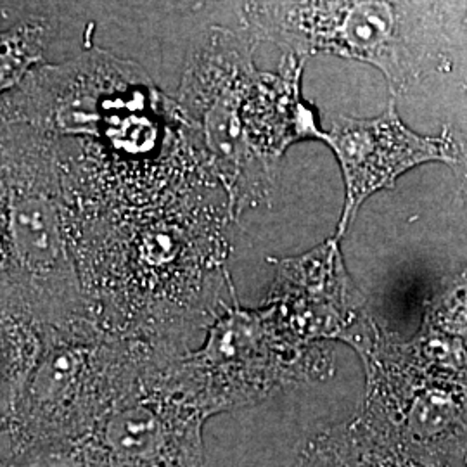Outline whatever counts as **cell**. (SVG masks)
<instances>
[{
	"label": "cell",
	"mask_w": 467,
	"mask_h": 467,
	"mask_svg": "<svg viewBox=\"0 0 467 467\" xmlns=\"http://www.w3.org/2000/svg\"><path fill=\"white\" fill-rule=\"evenodd\" d=\"M366 368L358 409L405 447L449 467H467V384L420 368L405 343L370 314L347 341Z\"/></svg>",
	"instance_id": "obj_7"
},
{
	"label": "cell",
	"mask_w": 467,
	"mask_h": 467,
	"mask_svg": "<svg viewBox=\"0 0 467 467\" xmlns=\"http://www.w3.org/2000/svg\"><path fill=\"white\" fill-rule=\"evenodd\" d=\"M324 144L333 150L345 184V204L334 233L339 241L362 204L376 192L395 189L403 173L426 163L457 167L461 156L453 130L414 132L403 123L393 98L379 117H334Z\"/></svg>",
	"instance_id": "obj_8"
},
{
	"label": "cell",
	"mask_w": 467,
	"mask_h": 467,
	"mask_svg": "<svg viewBox=\"0 0 467 467\" xmlns=\"http://www.w3.org/2000/svg\"><path fill=\"white\" fill-rule=\"evenodd\" d=\"M403 343L420 368L467 384V267L441 283L418 333Z\"/></svg>",
	"instance_id": "obj_12"
},
{
	"label": "cell",
	"mask_w": 467,
	"mask_h": 467,
	"mask_svg": "<svg viewBox=\"0 0 467 467\" xmlns=\"http://www.w3.org/2000/svg\"><path fill=\"white\" fill-rule=\"evenodd\" d=\"M0 312L59 326L94 314L73 241L63 140L2 121Z\"/></svg>",
	"instance_id": "obj_1"
},
{
	"label": "cell",
	"mask_w": 467,
	"mask_h": 467,
	"mask_svg": "<svg viewBox=\"0 0 467 467\" xmlns=\"http://www.w3.org/2000/svg\"><path fill=\"white\" fill-rule=\"evenodd\" d=\"M289 467H449L405 447L372 419L355 416L312 434Z\"/></svg>",
	"instance_id": "obj_11"
},
{
	"label": "cell",
	"mask_w": 467,
	"mask_h": 467,
	"mask_svg": "<svg viewBox=\"0 0 467 467\" xmlns=\"http://www.w3.org/2000/svg\"><path fill=\"white\" fill-rule=\"evenodd\" d=\"M49 30V23L44 19L23 21L4 30L0 56V88L4 94L15 90L42 63Z\"/></svg>",
	"instance_id": "obj_13"
},
{
	"label": "cell",
	"mask_w": 467,
	"mask_h": 467,
	"mask_svg": "<svg viewBox=\"0 0 467 467\" xmlns=\"http://www.w3.org/2000/svg\"><path fill=\"white\" fill-rule=\"evenodd\" d=\"M464 30H466V32H467V0H466V15H464ZM464 88H466V92H467V84H466V87H464Z\"/></svg>",
	"instance_id": "obj_15"
},
{
	"label": "cell",
	"mask_w": 467,
	"mask_h": 467,
	"mask_svg": "<svg viewBox=\"0 0 467 467\" xmlns=\"http://www.w3.org/2000/svg\"><path fill=\"white\" fill-rule=\"evenodd\" d=\"M275 268L265 305L284 331L301 343L343 341L364 318L366 298L345 268L339 239L291 258H270Z\"/></svg>",
	"instance_id": "obj_9"
},
{
	"label": "cell",
	"mask_w": 467,
	"mask_h": 467,
	"mask_svg": "<svg viewBox=\"0 0 467 467\" xmlns=\"http://www.w3.org/2000/svg\"><path fill=\"white\" fill-rule=\"evenodd\" d=\"M243 17L256 40L284 56L376 67L393 99L453 69L441 0H244Z\"/></svg>",
	"instance_id": "obj_3"
},
{
	"label": "cell",
	"mask_w": 467,
	"mask_h": 467,
	"mask_svg": "<svg viewBox=\"0 0 467 467\" xmlns=\"http://www.w3.org/2000/svg\"><path fill=\"white\" fill-rule=\"evenodd\" d=\"M181 355L148 370L82 436L23 467H208L202 430L217 414L185 378Z\"/></svg>",
	"instance_id": "obj_4"
},
{
	"label": "cell",
	"mask_w": 467,
	"mask_h": 467,
	"mask_svg": "<svg viewBox=\"0 0 467 467\" xmlns=\"http://www.w3.org/2000/svg\"><path fill=\"white\" fill-rule=\"evenodd\" d=\"M457 142H459V150H461V156H459V165L455 168H461L462 179L467 184V134H455Z\"/></svg>",
	"instance_id": "obj_14"
},
{
	"label": "cell",
	"mask_w": 467,
	"mask_h": 467,
	"mask_svg": "<svg viewBox=\"0 0 467 467\" xmlns=\"http://www.w3.org/2000/svg\"><path fill=\"white\" fill-rule=\"evenodd\" d=\"M204 333L200 348L185 351L179 364L217 416L293 386L324 381L334 372L327 343H301L284 331L265 303L244 306L235 291L220 303Z\"/></svg>",
	"instance_id": "obj_6"
},
{
	"label": "cell",
	"mask_w": 467,
	"mask_h": 467,
	"mask_svg": "<svg viewBox=\"0 0 467 467\" xmlns=\"http://www.w3.org/2000/svg\"><path fill=\"white\" fill-rule=\"evenodd\" d=\"M256 38L215 26L210 28L185 63L177 106L200 137L206 165L223 187L229 212L270 202L277 173L251 146L246 102L260 69L253 63Z\"/></svg>",
	"instance_id": "obj_5"
},
{
	"label": "cell",
	"mask_w": 467,
	"mask_h": 467,
	"mask_svg": "<svg viewBox=\"0 0 467 467\" xmlns=\"http://www.w3.org/2000/svg\"><path fill=\"white\" fill-rule=\"evenodd\" d=\"M187 350L118 331L96 314L50 326L26 379L0 400L2 467L26 466L82 436L148 370Z\"/></svg>",
	"instance_id": "obj_2"
},
{
	"label": "cell",
	"mask_w": 467,
	"mask_h": 467,
	"mask_svg": "<svg viewBox=\"0 0 467 467\" xmlns=\"http://www.w3.org/2000/svg\"><path fill=\"white\" fill-rule=\"evenodd\" d=\"M306 61L283 56L275 73L258 71L246 102L251 146L272 171L279 173L284 152L303 140H326L317 108L303 98L301 77Z\"/></svg>",
	"instance_id": "obj_10"
}]
</instances>
